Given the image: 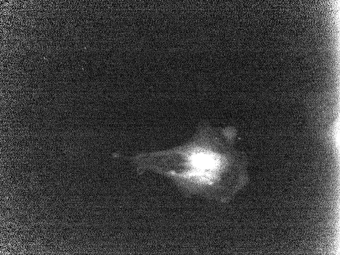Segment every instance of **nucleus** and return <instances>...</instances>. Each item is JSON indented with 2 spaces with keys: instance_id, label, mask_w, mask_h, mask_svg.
Returning <instances> with one entry per match:
<instances>
[{
  "instance_id": "nucleus-1",
  "label": "nucleus",
  "mask_w": 340,
  "mask_h": 255,
  "mask_svg": "<svg viewBox=\"0 0 340 255\" xmlns=\"http://www.w3.org/2000/svg\"><path fill=\"white\" fill-rule=\"evenodd\" d=\"M236 137L233 128L201 124L186 143L138 154L133 161L138 173L150 171L166 177L187 195L227 202L248 178L247 159L235 147Z\"/></svg>"
}]
</instances>
